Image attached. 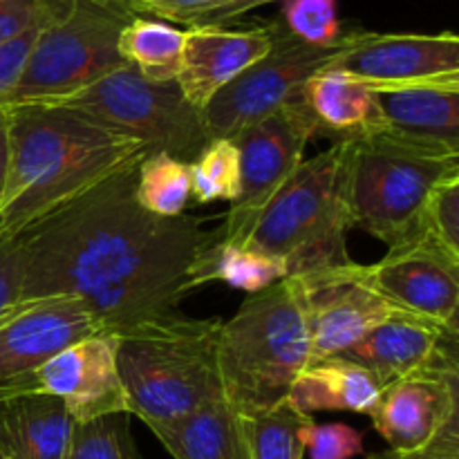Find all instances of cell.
<instances>
[{
  "label": "cell",
  "mask_w": 459,
  "mask_h": 459,
  "mask_svg": "<svg viewBox=\"0 0 459 459\" xmlns=\"http://www.w3.org/2000/svg\"><path fill=\"white\" fill-rule=\"evenodd\" d=\"M269 3H276V0H227V3L215 7L211 13H206V16L202 18L200 22H195V25H227V22L245 16L251 9L263 7V4Z\"/></svg>",
  "instance_id": "74e56055"
},
{
  "label": "cell",
  "mask_w": 459,
  "mask_h": 459,
  "mask_svg": "<svg viewBox=\"0 0 459 459\" xmlns=\"http://www.w3.org/2000/svg\"><path fill=\"white\" fill-rule=\"evenodd\" d=\"M151 433L173 459H254L249 417L224 397L184 420L152 426Z\"/></svg>",
  "instance_id": "ffe728a7"
},
{
  "label": "cell",
  "mask_w": 459,
  "mask_h": 459,
  "mask_svg": "<svg viewBox=\"0 0 459 459\" xmlns=\"http://www.w3.org/2000/svg\"><path fill=\"white\" fill-rule=\"evenodd\" d=\"M345 139L294 170L260 213L247 245L282 260L287 276L305 278L352 263L350 215L343 193Z\"/></svg>",
  "instance_id": "8992f818"
},
{
  "label": "cell",
  "mask_w": 459,
  "mask_h": 459,
  "mask_svg": "<svg viewBox=\"0 0 459 459\" xmlns=\"http://www.w3.org/2000/svg\"><path fill=\"white\" fill-rule=\"evenodd\" d=\"M377 99L385 128L459 151V85L379 90Z\"/></svg>",
  "instance_id": "603a6c76"
},
{
  "label": "cell",
  "mask_w": 459,
  "mask_h": 459,
  "mask_svg": "<svg viewBox=\"0 0 459 459\" xmlns=\"http://www.w3.org/2000/svg\"><path fill=\"white\" fill-rule=\"evenodd\" d=\"M303 442L307 459H352L363 455V433L343 424H316L307 417L303 424Z\"/></svg>",
  "instance_id": "d6a6232c"
},
{
  "label": "cell",
  "mask_w": 459,
  "mask_h": 459,
  "mask_svg": "<svg viewBox=\"0 0 459 459\" xmlns=\"http://www.w3.org/2000/svg\"><path fill=\"white\" fill-rule=\"evenodd\" d=\"M390 451H420L459 435V370H430L381 388L368 415Z\"/></svg>",
  "instance_id": "9a60e30c"
},
{
  "label": "cell",
  "mask_w": 459,
  "mask_h": 459,
  "mask_svg": "<svg viewBox=\"0 0 459 459\" xmlns=\"http://www.w3.org/2000/svg\"><path fill=\"white\" fill-rule=\"evenodd\" d=\"M366 459H459V435H448L430 442L420 451H379L366 455Z\"/></svg>",
  "instance_id": "8d00e7d4"
},
{
  "label": "cell",
  "mask_w": 459,
  "mask_h": 459,
  "mask_svg": "<svg viewBox=\"0 0 459 459\" xmlns=\"http://www.w3.org/2000/svg\"><path fill=\"white\" fill-rule=\"evenodd\" d=\"M381 384L370 370L348 357L314 361L300 372L287 393V403L303 415L345 411L370 415Z\"/></svg>",
  "instance_id": "7402d4cb"
},
{
  "label": "cell",
  "mask_w": 459,
  "mask_h": 459,
  "mask_svg": "<svg viewBox=\"0 0 459 459\" xmlns=\"http://www.w3.org/2000/svg\"><path fill=\"white\" fill-rule=\"evenodd\" d=\"M282 278H287V267L282 260L247 242H227L215 238L213 233H206L193 260L191 290L206 282H224L233 290L255 294Z\"/></svg>",
  "instance_id": "cb8c5ba5"
},
{
  "label": "cell",
  "mask_w": 459,
  "mask_h": 459,
  "mask_svg": "<svg viewBox=\"0 0 459 459\" xmlns=\"http://www.w3.org/2000/svg\"><path fill=\"white\" fill-rule=\"evenodd\" d=\"M193 197L200 204L236 202L240 195V152L233 139H213L191 161Z\"/></svg>",
  "instance_id": "4316f807"
},
{
  "label": "cell",
  "mask_w": 459,
  "mask_h": 459,
  "mask_svg": "<svg viewBox=\"0 0 459 459\" xmlns=\"http://www.w3.org/2000/svg\"><path fill=\"white\" fill-rule=\"evenodd\" d=\"M25 264L16 238H0V321L21 303Z\"/></svg>",
  "instance_id": "e575fe53"
},
{
  "label": "cell",
  "mask_w": 459,
  "mask_h": 459,
  "mask_svg": "<svg viewBox=\"0 0 459 459\" xmlns=\"http://www.w3.org/2000/svg\"><path fill=\"white\" fill-rule=\"evenodd\" d=\"M368 287L411 316L459 332V260L429 242L406 240L381 260L357 264Z\"/></svg>",
  "instance_id": "7c38bea8"
},
{
  "label": "cell",
  "mask_w": 459,
  "mask_h": 459,
  "mask_svg": "<svg viewBox=\"0 0 459 459\" xmlns=\"http://www.w3.org/2000/svg\"><path fill=\"white\" fill-rule=\"evenodd\" d=\"M49 13L45 0H0V43L25 31Z\"/></svg>",
  "instance_id": "d590c367"
},
{
  "label": "cell",
  "mask_w": 459,
  "mask_h": 459,
  "mask_svg": "<svg viewBox=\"0 0 459 459\" xmlns=\"http://www.w3.org/2000/svg\"><path fill=\"white\" fill-rule=\"evenodd\" d=\"M357 264L352 260L345 267L299 278L312 334V363L343 357L381 323L411 316L368 287Z\"/></svg>",
  "instance_id": "4fadbf2b"
},
{
  "label": "cell",
  "mask_w": 459,
  "mask_h": 459,
  "mask_svg": "<svg viewBox=\"0 0 459 459\" xmlns=\"http://www.w3.org/2000/svg\"><path fill=\"white\" fill-rule=\"evenodd\" d=\"M459 170V151L379 130L345 139L343 193L350 227L397 247L415 233L430 191Z\"/></svg>",
  "instance_id": "5b68a950"
},
{
  "label": "cell",
  "mask_w": 459,
  "mask_h": 459,
  "mask_svg": "<svg viewBox=\"0 0 459 459\" xmlns=\"http://www.w3.org/2000/svg\"><path fill=\"white\" fill-rule=\"evenodd\" d=\"M137 164L74 197L16 236L25 264L22 299L72 296L103 332L161 321L191 291L204 242L202 220L160 218L134 200Z\"/></svg>",
  "instance_id": "6da1fadb"
},
{
  "label": "cell",
  "mask_w": 459,
  "mask_h": 459,
  "mask_svg": "<svg viewBox=\"0 0 459 459\" xmlns=\"http://www.w3.org/2000/svg\"><path fill=\"white\" fill-rule=\"evenodd\" d=\"M40 106L65 108L101 128L134 139L151 152L191 164L211 142L204 115L179 92L178 83H155L121 65L72 97Z\"/></svg>",
  "instance_id": "52a82bcc"
},
{
  "label": "cell",
  "mask_w": 459,
  "mask_h": 459,
  "mask_svg": "<svg viewBox=\"0 0 459 459\" xmlns=\"http://www.w3.org/2000/svg\"><path fill=\"white\" fill-rule=\"evenodd\" d=\"M303 412L294 411L287 402L267 412L249 417V435L254 459H305Z\"/></svg>",
  "instance_id": "83f0119b"
},
{
  "label": "cell",
  "mask_w": 459,
  "mask_h": 459,
  "mask_svg": "<svg viewBox=\"0 0 459 459\" xmlns=\"http://www.w3.org/2000/svg\"><path fill=\"white\" fill-rule=\"evenodd\" d=\"M45 3L49 12H56L67 0H45ZM97 3L119 9L133 18L155 16V21H173L191 27L227 0H97Z\"/></svg>",
  "instance_id": "1f68e13d"
},
{
  "label": "cell",
  "mask_w": 459,
  "mask_h": 459,
  "mask_svg": "<svg viewBox=\"0 0 459 459\" xmlns=\"http://www.w3.org/2000/svg\"><path fill=\"white\" fill-rule=\"evenodd\" d=\"M272 48V22L245 30L227 25H191L184 30L179 92L197 110L204 108L242 74L247 67L264 56Z\"/></svg>",
  "instance_id": "e0dca14e"
},
{
  "label": "cell",
  "mask_w": 459,
  "mask_h": 459,
  "mask_svg": "<svg viewBox=\"0 0 459 459\" xmlns=\"http://www.w3.org/2000/svg\"><path fill=\"white\" fill-rule=\"evenodd\" d=\"M303 99L316 124L318 137L341 142L361 137L384 126L375 90L336 67L314 74L305 83Z\"/></svg>",
  "instance_id": "44dd1931"
},
{
  "label": "cell",
  "mask_w": 459,
  "mask_h": 459,
  "mask_svg": "<svg viewBox=\"0 0 459 459\" xmlns=\"http://www.w3.org/2000/svg\"><path fill=\"white\" fill-rule=\"evenodd\" d=\"M133 16L97 0H67L40 25L9 108L72 97L128 63L117 49Z\"/></svg>",
  "instance_id": "ba28073f"
},
{
  "label": "cell",
  "mask_w": 459,
  "mask_h": 459,
  "mask_svg": "<svg viewBox=\"0 0 459 459\" xmlns=\"http://www.w3.org/2000/svg\"><path fill=\"white\" fill-rule=\"evenodd\" d=\"M9 173V115L7 108L0 110V200H3L4 184Z\"/></svg>",
  "instance_id": "f35d334b"
},
{
  "label": "cell",
  "mask_w": 459,
  "mask_h": 459,
  "mask_svg": "<svg viewBox=\"0 0 459 459\" xmlns=\"http://www.w3.org/2000/svg\"><path fill=\"white\" fill-rule=\"evenodd\" d=\"M318 137L303 92L281 110L255 121L233 137L240 152V195L231 202L224 224L213 231L227 242H245L251 227L303 164L305 148Z\"/></svg>",
  "instance_id": "30bf717a"
},
{
  "label": "cell",
  "mask_w": 459,
  "mask_h": 459,
  "mask_svg": "<svg viewBox=\"0 0 459 459\" xmlns=\"http://www.w3.org/2000/svg\"><path fill=\"white\" fill-rule=\"evenodd\" d=\"M408 240L429 242L448 258L459 260V170L430 191Z\"/></svg>",
  "instance_id": "f1b7e54d"
},
{
  "label": "cell",
  "mask_w": 459,
  "mask_h": 459,
  "mask_svg": "<svg viewBox=\"0 0 459 459\" xmlns=\"http://www.w3.org/2000/svg\"><path fill=\"white\" fill-rule=\"evenodd\" d=\"M76 421L34 379L0 388V459H67Z\"/></svg>",
  "instance_id": "d6986e66"
},
{
  "label": "cell",
  "mask_w": 459,
  "mask_h": 459,
  "mask_svg": "<svg viewBox=\"0 0 459 459\" xmlns=\"http://www.w3.org/2000/svg\"><path fill=\"white\" fill-rule=\"evenodd\" d=\"M334 67L377 92L412 85H459V39L453 31L377 34L352 30Z\"/></svg>",
  "instance_id": "8fae6325"
},
{
  "label": "cell",
  "mask_w": 459,
  "mask_h": 459,
  "mask_svg": "<svg viewBox=\"0 0 459 459\" xmlns=\"http://www.w3.org/2000/svg\"><path fill=\"white\" fill-rule=\"evenodd\" d=\"M343 357L370 370L384 388L420 372L459 370V332L417 316H397L375 327Z\"/></svg>",
  "instance_id": "ac0fdd59"
},
{
  "label": "cell",
  "mask_w": 459,
  "mask_h": 459,
  "mask_svg": "<svg viewBox=\"0 0 459 459\" xmlns=\"http://www.w3.org/2000/svg\"><path fill=\"white\" fill-rule=\"evenodd\" d=\"M67 459H142L130 430V415H106L76 424Z\"/></svg>",
  "instance_id": "f546056e"
},
{
  "label": "cell",
  "mask_w": 459,
  "mask_h": 459,
  "mask_svg": "<svg viewBox=\"0 0 459 459\" xmlns=\"http://www.w3.org/2000/svg\"><path fill=\"white\" fill-rule=\"evenodd\" d=\"M99 332L97 316L72 296L18 303L0 321V388L30 381L54 354Z\"/></svg>",
  "instance_id": "5bb4252c"
},
{
  "label": "cell",
  "mask_w": 459,
  "mask_h": 459,
  "mask_svg": "<svg viewBox=\"0 0 459 459\" xmlns=\"http://www.w3.org/2000/svg\"><path fill=\"white\" fill-rule=\"evenodd\" d=\"M193 197L191 164L166 152H151L137 166L134 200L148 213L178 218Z\"/></svg>",
  "instance_id": "484cf974"
},
{
  "label": "cell",
  "mask_w": 459,
  "mask_h": 459,
  "mask_svg": "<svg viewBox=\"0 0 459 459\" xmlns=\"http://www.w3.org/2000/svg\"><path fill=\"white\" fill-rule=\"evenodd\" d=\"M282 25L314 48H334L343 39L336 0H282Z\"/></svg>",
  "instance_id": "4dcf8cb0"
},
{
  "label": "cell",
  "mask_w": 459,
  "mask_h": 459,
  "mask_svg": "<svg viewBox=\"0 0 459 459\" xmlns=\"http://www.w3.org/2000/svg\"><path fill=\"white\" fill-rule=\"evenodd\" d=\"M9 173L0 200V238H16L148 155L134 139L54 106L7 108Z\"/></svg>",
  "instance_id": "7a4b0ae2"
},
{
  "label": "cell",
  "mask_w": 459,
  "mask_h": 459,
  "mask_svg": "<svg viewBox=\"0 0 459 459\" xmlns=\"http://www.w3.org/2000/svg\"><path fill=\"white\" fill-rule=\"evenodd\" d=\"M309 363L312 334L299 278L287 276L249 294L227 323H220L224 399L245 417L287 402L291 384Z\"/></svg>",
  "instance_id": "3957f363"
},
{
  "label": "cell",
  "mask_w": 459,
  "mask_h": 459,
  "mask_svg": "<svg viewBox=\"0 0 459 459\" xmlns=\"http://www.w3.org/2000/svg\"><path fill=\"white\" fill-rule=\"evenodd\" d=\"M49 13H45L40 21H36L34 25L27 27L25 31L16 34L13 39L0 43V110L12 106L13 94L21 85L22 72H25L27 61H30L31 48L36 43V36H39L40 25H43Z\"/></svg>",
  "instance_id": "836d02e7"
},
{
  "label": "cell",
  "mask_w": 459,
  "mask_h": 459,
  "mask_svg": "<svg viewBox=\"0 0 459 459\" xmlns=\"http://www.w3.org/2000/svg\"><path fill=\"white\" fill-rule=\"evenodd\" d=\"M345 39L348 31L334 48H314L290 34L281 21L272 22L269 52L233 79L202 112L211 142L233 139L251 124L281 110L303 92L314 74L334 67Z\"/></svg>",
  "instance_id": "9c48e42d"
},
{
  "label": "cell",
  "mask_w": 459,
  "mask_h": 459,
  "mask_svg": "<svg viewBox=\"0 0 459 459\" xmlns=\"http://www.w3.org/2000/svg\"><path fill=\"white\" fill-rule=\"evenodd\" d=\"M34 385L65 406L76 424L106 415H130L117 368V336L99 332L54 354L34 372ZM133 417V415H130Z\"/></svg>",
  "instance_id": "2e32d148"
},
{
  "label": "cell",
  "mask_w": 459,
  "mask_h": 459,
  "mask_svg": "<svg viewBox=\"0 0 459 459\" xmlns=\"http://www.w3.org/2000/svg\"><path fill=\"white\" fill-rule=\"evenodd\" d=\"M184 30L155 18H130L121 30L117 49L128 65H133L143 79L155 83H169L178 79L182 63Z\"/></svg>",
  "instance_id": "d4e9b609"
},
{
  "label": "cell",
  "mask_w": 459,
  "mask_h": 459,
  "mask_svg": "<svg viewBox=\"0 0 459 459\" xmlns=\"http://www.w3.org/2000/svg\"><path fill=\"white\" fill-rule=\"evenodd\" d=\"M220 323L178 312L112 332L130 415L152 429L224 397L218 368Z\"/></svg>",
  "instance_id": "277c9868"
}]
</instances>
